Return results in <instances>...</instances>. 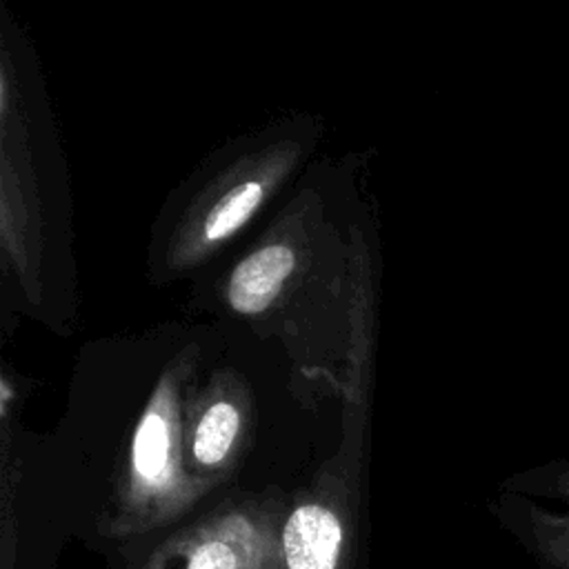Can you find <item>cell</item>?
<instances>
[{"label":"cell","instance_id":"cell-7","mask_svg":"<svg viewBox=\"0 0 569 569\" xmlns=\"http://www.w3.org/2000/svg\"><path fill=\"white\" fill-rule=\"evenodd\" d=\"M525 487L527 491L569 502V460H551L549 465L531 471Z\"/></svg>","mask_w":569,"mask_h":569},{"label":"cell","instance_id":"cell-4","mask_svg":"<svg viewBox=\"0 0 569 569\" xmlns=\"http://www.w3.org/2000/svg\"><path fill=\"white\" fill-rule=\"evenodd\" d=\"M240 413L231 402H213L198 420L193 431V458L200 465H218L227 458L238 436Z\"/></svg>","mask_w":569,"mask_h":569},{"label":"cell","instance_id":"cell-2","mask_svg":"<svg viewBox=\"0 0 569 569\" xmlns=\"http://www.w3.org/2000/svg\"><path fill=\"white\" fill-rule=\"evenodd\" d=\"M296 256L284 244H271L247 256L231 273L227 298L233 311L253 316L264 311L293 271Z\"/></svg>","mask_w":569,"mask_h":569},{"label":"cell","instance_id":"cell-5","mask_svg":"<svg viewBox=\"0 0 569 569\" xmlns=\"http://www.w3.org/2000/svg\"><path fill=\"white\" fill-rule=\"evenodd\" d=\"M525 525L538 556L551 569H569V511L525 505Z\"/></svg>","mask_w":569,"mask_h":569},{"label":"cell","instance_id":"cell-1","mask_svg":"<svg viewBox=\"0 0 569 569\" xmlns=\"http://www.w3.org/2000/svg\"><path fill=\"white\" fill-rule=\"evenodd\" d=\"M342 527L322 505L293 509L282 529V549L289 569H336Z\"/></svg>","mask_w":569,"mask_h":569},{"label":"cell","instance_id":"cell-6","mask_svg":"<svg viewBox=\"0 0 569 569\" xmlns=\"http://www.w3.org/2000/svg\"><path fill=\"white\" fill-rule=\"evenodd\" d=\"M264 196L262 182L247 180L229 189L207 213L204 218V240L207 242H220L236 233L260 207Z\"/></svg>","mask_w":569,"mask_h":569},{"label":"cell","instance_id":"cell-3","mask_svg":"<svg viewBox=\"0 0 569 569\" xmlns=\"http://www.w3.org/2000/svg\"><path fill=\"white\" fill-rule=\"evenodd\" d=\"M169 453H171V433L167 418L153 407L133 436L131 460L138 478L147 485L164 482L169 473Z\"/></svg>","mask_w":569,"mask_h":569},{"label":"cell","instance_id":"cell-8","mask_svg":"<svg viewBox=\"0 0 569 569\" xmlns=\"http://www.w3.org/2000/svg\"><path fill=\"white\" fill-rule=\"evenodd\" d=\"M187 569H240L238 553L222 540L202 542L189 558Z\"/></svg>","mask_w":569,"mask_h":569}]
</instances>
